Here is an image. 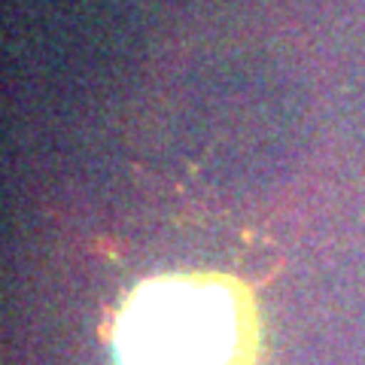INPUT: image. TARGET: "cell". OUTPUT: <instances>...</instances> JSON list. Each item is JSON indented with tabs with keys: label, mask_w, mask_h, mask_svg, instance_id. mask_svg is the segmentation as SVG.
Returning <instances> with one entry per match:
<instances>
[{
	"label": "cell",
	"mask_w": 365,
	"mask_h": 365,
	"mask_svg": "<svg viewBox=\"0 0 365 365\" xmlns=\"http://www.w3.org/2000/svg\"><path fill=\"white\" fill-rule=\"evenodd\" d=\"M113 350L119 365H244L250 319L222 280L162 277L122 307Z\"/></svg>",
	"instance_id": "6da1fadb"
}]
</instances>
